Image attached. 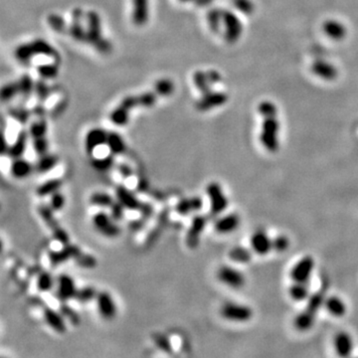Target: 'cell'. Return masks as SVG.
Instances as JSON below:
<instances>
[{
    "label": "cell",
    "instance_id": "38",
    "mask_svg": "<svg viewBox=\"0 0 358 358\" xmlns=\"http://www.w3.org/2000/svg\"><path fill=\"white\" fill-rule=\"evenodd\" d=\"M75 264L83 269H94L97 267V259L91 254L82 252L75 260Z\"/></svg>",
    "mask_w": 358,
    "mask_h": 358
},
{
    "label": "cell",
    "instance_id": "23",
    "mask_svg": "<svg viewBox=\"0 0 358 358\" xmlns=\"http://www.w3.org/2000/svg\"><path fill=\"white\" fill-rule=\"evenodd\" d=\"M29 133H27L26 131H22L18 134L16 141L14 142L13 144H11L10 146H8L7 148V155L9 157H11L12 159H16V158H20L22 157V155L25 153L26 147H27V143H28V137H29Z\"/></svg>",
    "mask_w": 358,
    "mask_h": 358
},
{
    "label": "cell",
    "instance_id": "45",
    "mask_svg": "<svg viewBox=\"0 0 358 358\" xmlns=\"http://www.w3.org/2000/svg\"><path fill=\"white\" fill-rule=\"evenodd\" d=\"M126 210L127 209L118 201L115 200L109 207V215L113 221L121 222L126 216Z\"/></svg>",
    "mask_w": 358,
    "mask_h": 358
},
{
    "label": "cell",
    "instance_id": "6",
    "mask_svg": "<svg viewBox=\"0 0 358 358\" xmlns=\"http://www.w3.org/2000/svg\"><path fill=\"white\" fill-rule=\"evenodd\" d=\"M315 259L312 256H305L292 266L289 277L293 283L310 284L315 271Z\"/></svg>",
    "mask_w": 358,
    "mask_h": 358
},
{
    "label": "cell",
    "instance_id": "13",
    "mask_svg": "<svg viewBox=\"0 0 358 358\" xmlns=\"http://www.w3.org/2000/svg\"><path fill=\"white\" fill-rule=\"evenodd\" d=\"M251 249L259 256H266L273 251V239L264 230H257L250 239Z\"/></svg>",
    "mask_w": 358,
    "mask_h": 358
},
{
    "label": "cell",
    "instance_id": "19",
    "mask_svg": "<svg viewBox=\"0 0 358 358\" xmlns=\"http://www.w3.org/2000/svg\"><path fill=\"white\" fill-rule=\"evenodd\" d=\"M43 318L46 324L55 332L57 333H65L67 330L65 318L62 314L59 312L51 309V308H46L44 309L43 312Z\"/></svg>",
    "mask_w": 358,
    "mask_h": 358
},
{
    "label": "cell",
    "instance_id": "37",
    "mask_svg": "<svg viewBox=\"0 0 358 358\" xmlns=\"http://www.w3.org/2000/svg\"><path fill=\"white\" fill-rule=\"evenodd\" d=\"M154 91L159 95V97H166L173 93L174 85L169 79H161L156 82Z\"/></svg>",
    "mask_w": 358,
    "mask_h": 358
},
{
    "label": "cell",
    "instance_id": "1",
    "mask_svg": "<svg viewBox=\"0 0 358 358\" xmlns=\"http://www.w3.org/2000/svg\"><path fill=\"white\" fill-rule=\"evenodd\" d=\"M324 301L325 295L322 291H317L312 294L308 300L306 308L295 317L293 321L295 329L302 332L310 330L316 322L320 310L324 306Z\"/></svg>",
    "mask_w": 358,
    "mask_h": 358
},
{
    "label": "cell",
    "instance_id": "48",
    "mask_svg": "<svg viewBox=\"0 0 358 358\" xmlns=\"http://www.w3.org/2000/svg\"><path fill=\"white\" fill-rule=\"evenodd\" d=\"M33 148L39 156L48 153V142L45 137L33 139Z\"/></svg>",
    "mask_w": 358,
    "mask_h": 358
},
{
    "label": "cell",
    "instance_id": "4",
    "mask_svg": "<svg viewBox=\"0 0 358 358\" xmlns=\"http://www.w3.org/2000/svg\"><path fill=\"white\" fill-rule=\"evenodd\" d=\"M205 191L209 200L210 214L216 217L223 214L228 208L229 201L222 186L213 181L206 186Z\"/></svg>",
    "mask_w": 358,
    "mask_h": 358
},
{
    "label": "cell",
    "instance_id": "35",
    "mask_svg": "<svg viewBox=\"0 0 358 358\" xmlns=\"http://www.w3.org/2000/svg\"><path fill=\"white\" fill-rule=\"evenodd\" d=\"M129 118H130V111L128 109L124 108L122 106L115 107L110 112V115H109L110 122L113 125L118 126V127L127 125L129 123Z\"/></svg>",
    "mask_w": 358,
    "mask_h": 358
},
{
    "label": "cell",
    "instance_id": "34",
    "mask_svg": "<svg viewBox=\"0 0 358 358\" xmlns=\"http://www.w3.org/2000/svg\"><path fill=\"white\" fill-rule=\"evenodd\" d=\"M91 164H92L93 168L96 169L97 171L107 172L114 165V155L110 153L109 155H106L104 157L93 158L91 161Z\"/></svg>",
    "mask_w": 358,
    "mask_h": 358
},
{
    "label": "cell",
    "instance_id": "46",
    "mask_svg": "<svg viewBox=\"0 0 358 358\" xmlns=\"http://www.w3.org/2000/svg\"><path fill=\"white\" fill-rule=\"evenodd\" d=\"M289 239L285 235H279L273 239V251L283 253L289 247Z\"/></svg>",
    "mask_w": 358,
    "mask_h": 358
},
{
    "label": "cell",
    "instance_id": "10",
    "mask_svg": "<svg viewBox=\"0 0 358 358\" xmlns=\"http://www.w3.org/2000/svg\"><path fill=\"white\" fill-rule=\"evenodd\" d=\"M78 287L71 276L67 274H61L57 278L56 282V296L62 303H67L74 300L77 293Z\"/></svg>",
    "mask_w": 358,
    "mask_h": 358
},
{
    "label": "cell",
    "instance_id": "25",
    "mask_svg": "<svg viewBox=\"0 0 358 358\" xmlns=\"http://www.w3.org/2000/svg\"><path fill=\"white\" fill-rule=\"evenodd\" d=\"M81 16L82 10L75 9L73 11V22L71 23L70 28L68 29L69 34L79 42H87V31L81 25Z\"/></svg>",
    "mask_w": 358,
    "mask_h": 358
},
{
    "label": "cell",
    "instance_id": "18",
    "mask_svg": "<svg viewBox=\"0 0 358 358\" xmlns=\"http://www.w3.org/2000/svg\"><path fill=\"white\" fill-rule=\"evenodd\" d=\"M107 132L103 129H93L88 132L85 139V149L87 154L93 155L96 149L107 143Z\"/></svg>",
    "mask_w": 358,
    "mask_h": 358
},
{
    "label": "cell",
    "instance_id": "54",
    "mask_svg": "<svg viewBox=\"0 0 358 358\" xmlns=\"http://www.w3.org/2000/svg\"><path fill=\"white\" fill-rule=\"evenodd\" d=\"M139 212H141L143 214V219H148L152 216L153 207L148 203H143Z\"/></svg>",
    "mask_w": 358,
    "mask_h": 358
},
{
    "label": "cell",
    "instance_id": "44",
    "mask_svg": "<svg viewBox=\"0 0 358 358\" xmlns=\"http://www.w3.org/2000/svg\"><path fill=\"white\" fill-rule=\"evenodd\" d=\"M52 235H53V239L57 241L59 244H61L62 246L70 244V236L66 232V230L63 229L62 227L57 226L56 228H54L52 230Z\"/></svg>",
    "mask_w": 358,
    "mask_h": 358
},
{
    "label": "cell",
    "instance_id": "2",
    "mask_svg": "<svg viewBox=\"0 0 358 358\" xmlns=\"http://www.w3.org/2000/svg\"><path fill=\"white\" fill-rule=\"evenodd\" d=\"M88 28H87V43L96 47L101 53H108L111 49L110 43L103 38L101 31V19L98 13L90 11L87 14Z\"/></svg>",
    "mask_w": 358,
    "mask_h": 358
},
{
    "label": "cell",
    "instance_id": "9",
    "mask_svg": "<svg viewBox=\"0 0 358 358\" xmlns=\"http://www.w3.org/2000/svg\"><path fill=\"white\" fill-rule=\"evenodd\" d=\"M207 225V218L203 215L196 214L191 220L186 233V245L189 249H196L200 243V238Z\"/></svg>",
    "mask_w": 358,
    "mask_h": 358
},
{
    "label": "cell",
    "instance_id": "27",
    "mask_svg": "<svg viewBox=\"0 0 358 358\" xmlns=\"http://www.w3.org/2000/svg\"><path fill=\"white\" fill-rule=\"evenodd\" d=\"M288 294L290 299L296 303L308 301L311 296L309 284L305 283H293L288 288Z\"/></svg>",
    "mask_w": 358,
    "mask_h": 358
},
{
    "label": "cell",
    "instance_id": "30",
    "mask_svg": "<svg viewBox=\"0 0 358 358\" xmlns=\"http://www.w3.org/2000/svg\"><path fill=\"white\" fill-rule=\"evenodd\" d=\"M229 258L231 261L237 264H248L252 260L253 254L248 248L242 246H236L229 252Z\"/></svg>",
    "mask_w": 358,
    "mask_h": 358
},
{
    "label": "cell",
    "instance_id": "43",
    "mask_svg": "<svg viewBox=\"0 0 358 358\" xmlns=\"http://www.w3.org/2000/svg\"><path fill=\"white\" fill-rule=\"evenodd\" d=\"M17 94H19V87H18L17 82L10 83V84L4 86L1 91V97L4 102L13 99Z\"/></svg>",
    "mask_w": 358,
    "mask_h": 358
},
{
    "label": "cell",
    "instance_id": "28",
    "mask_svg": "<svg viewBox=\"0 0 358 358\" xmlns=\"http://www.w3.org/2000/svg\"><path fill=\"white\" fill-rule=\"evenodd\" d=\"M110 151L111 154L115 155H121L123 153H125L127 146L126 143L124 141V139L121 137V135H118L115 132H110L107 134V143H106Z\"/></svg>",
    "mask_w": 358,
    "mask_h": 358
},
{
    "label": "cell",
    "instance_id": "53",
    "mask_svg": "<svg viewBox=\"0 0 358 358\" xmlns=\"http://www.w3.org/2000/svg\"><path fill=\"white\" fill-rule=\"evenodd\" d=\"M117 171L121 174V176L125 179L131 178L134 174L132 167L126 163H121L117 167Z\"/></svg>",
    "mask_w": 358,
    "mask_h": 358
},
{
    "label": "cell",
    "instance_id": "42",
    "mask_svg": "<svg viewBox=\"0 0 358 358\" xmlns=\"http://www.w3.org/2000/svg\"><path fill=\"white\" fill-rule=\"evenodd\" d=\"M17 83L19 87V94H22L25 97H28L35 87V84L33 83V81L29 76L22 77Z\"/></svg>",
    "mask_w": 358,
    "mask_h": 358
},
{
    "label": "cell",
    "instance_id": "5",
    "mask_svg": "<svg viewBox=\"0 0 358 358\" xmlns=\"http://www.w3.org/2000/svg\"><path fill=\"white\" fill-rule=\"evenodd\" d=\"M220 315L224 320L228 322L243 323L252 320L254 312L249 306L228 302L221 307Z\"/></svg>",
    "mask_w": 358,
    "mask_h": 358
},
{
    "label": "cell",
    "instance_id": "15",
    "mask_svg": "<svg viewBox=\"0 0 358 358\" xmlns=\"http://www.w3.org/2000/svg\"><path fill=\"white\" fill-rule=\"evenodd\" d=\"M241 223L239 215L236 213L218 216L214 222V230L216 233L221 235H228L235 232Z\"/></svg>",
    "mask_w": 358,
    "mask_h": 358
},
{
    "label": "cell",
    "instance_id": "49",
    "mask_svg": "<svg viewBox=\"0 0 358 358\" xmlns=\"http://www.w3.org/2000/svg\"><path fill=\"white\" fill-rule=\"evenodd\" d=\"M34 91H35L36 95L40 101H45L49 97V94H50V89L44 82L36 83Z\"/></svg>",
    "mask_w": 358,
    "mask_h": 358
},
{
    "label": "cell",
    "instance_id": "57",
    "mask_svg": "<svg viewBox=\"0 0 358 358\" xmlns=\"http://www.w3.org/2000/svg\"><path fill=\"white\" fill-rule=\"evenodd\" d=\"M179 1H180V2H184V3H185V2H189V1H192V0H179Z\"/></svg>",
    "mask_w": 358,
    "mask_h": 358
},
{
    "label": "cell",
    "instance_id": "41",
    "mask_svg": "<svg viewBox=\"0 0 358 358\" xmlns=\"http://www.w3.org/2000/svg\"><path fill=\"white\" fill-rule=\"evenodd\" d=\"M47 133V124L45 121L43 120H39L35 123H33L30 127L29 130V135L32 139H38V138H42L45 137Z\"/></svg>",
    "mask_w": 358,
    "mask_h": 358
},
{
    "label": "cell",
    "instance_id": "7",
    "mask_svg": "<svg viewBox=\"0 0 358 358\" xmlns=\"http://www.w3.org/2000/svg\"><path fill=\"white\" fill-rule=\"evenodd\" d=\"M113 221L110 215L105 211H99L93 215L92 224L94 228L107 238H116L121 232V227Z\"/></svg>",
    "mask_w": 358,
    "mask_h": 358
},
{
    "label": "cell",
    "instance_id": "50",
    "mask_svg": "<svg viewBox=\"0 0 358 358\" xmlns=\"http://www.w3.org/2000/svg\"><path fill=\"white\" fill-rule=\"evenodd\" d=\"M38 73L46 79H50V78H54L55 76H57L58 69L55 65H44V66H40L38 68Z\"/></svg>",
    "mask_w": 358,
    "mask_h": 358
},
{
    "label": "cell",
    "instance_id": "8",
    "mask_svg": "<svg viewBox=\"0 0 358 358\" xmlns=\"http://www.w3.org/2000/svg\"><path fill=\"white\" fill-rule=\"evenodd\" d=\"M217 279L224 286L233 289H240L246 284L244 274L231 266H222L217 271Z\"/></svg>",
    "mask_w": 358,
    "mask_h": 358
},
{
    "label": "cell",
    "instance_id": "11",
    "mask_svg": "<svg viewBox=\"0 0 358 358\" xmlns=\"http://www.w3.org/2000/svg\"><path fill=\"white\" fill-rule=\"evenodd\" d=\"M82 253V250L74 244H68L63 246L59 250H51L48 253V259L53 267H58L62 264H65L66 262L70 260H75L80 254Z\"/></svg>",
    "mask_w": 358,
    "mask_h": 358
},
{
    "label": "cell",
    "instance_id": "21",
    "mask_svg": "<svg viewBox=\"0 0 358 358\" xmlns=\"http://www.w3.org/2000/svg\"><path fill=\"white\" fill-rule=\"evenodd\" d=\"M323 307L327 313L334 318H342L347 312V307L344 301L337 295H330L325 297Z\"/></svg>",
    "mask_w": 358,
    "mask_h": 358
},
{
    "label": "cell",
    "instance_id": "39",
    "mask_svg": "<svg viewBox=\"0 0 358 358\" xmlns=\"http://www.w3.org/2000/svg\"><path fill=\"white\" fill-rule=\"evenodd\" d=\"M65 204H66V197L60 191H57L50 196L49 205L53 209V211L55 212L61 211L65 207Z\"/></svg>",
    "mask_w": 358,
    "mask_h": 358
},
{
    "label": "cell",
    "instance_id": "56",
    "mask_svg": "<svg viewBox=\"0 0 358 358\" xmlns=\"http://www.w3.org/2000/svg\"><path fill=\"white\" fill-rule=\"evenodd\" d=\"M147 186H148V183H147V181H146L145 179H141V180L139 181L138 188H139V190H141L142 192H143V190H145V189L147 188Z\"/></svg>",
    "mask_w": 358,
    "mask_h": 358
},
{
    "label": "cell",
    "instance_id": "17",
    "mask_svg": "<svg viewBox=\"0 0 358 358\" xmlns=\"http://www.w3.org/2000/svg\"><path fill=\"white\" fill-rule=\"evenodd\" d=\"M204 205L201 196H192L190 198H182L175 204L174 210L179 216H188L202 210Z\"/></svg>",
    "mask_w": 358,
    "mask_h": 358
},
{
    "label": "cell",
    "instance_id": "12",
    "mask_svg": "<svg viewBox=\"0 0 358 358\" xmlns=\"http://www.w3.org/2000/svg\"><path fill=\"white\" fill-rule=\"evenodd\" d=\"M96 304L98 313L102 319L106 321H110L116 316V305L111 296V294L107 291H100L96 297Z\"/></svg>",
    "mask_w": 358,
    "mask_h": 358
},
{
    "label": "cell",
    "instance_id": "40",
    "mask_svg": "<svg viewBox=\"0 0 358 358\" xmlns=\"http://www.w3.org/2000/svg\"><path fill=\"white\" fill-rule=\"evenodd\" d=\"M47 20H48L50 27L54 31H56L57 33H65L64 31H66L67 27H66L65 21L62 19L61 16H59L57 14H51L48 16Z\"/></svg>",
    "mask_w": 358,
    "mask_h": 358
},
{
    "label": "cell",
    "instance_id": "26",
    "mask_svg": "<svg viewBox=\"0 0 358 358\" xmlns=\"http://www.w3.org/2000/svg\"><path fill=\"white\" fill-rule=\"evenodd\" d=\"M62 185L63 181L60 178L48 179L36 188V194L41 198L51 196L53 193L60 191Z\"/></svg>",
    "mask_w": 358,
    "mask_h": 358
},
{
    "label": "cell",
    "instance_id": "20",
    "mask_svg": "<svg viewBox=\"0 0 358 358\" xmlns=\"http://www.w3.org/2000/svg\"><path fill=\"white\" fill-rule=\"evenodd\" d=\"M10 174L15 179H25L29 177L33 171H35L34 165H32L28 160L20 157L13 159L9 168Z\"/></svg>",
    "mask_w": 358,
    "mask_h": 358
},
{
    "label": "cell",
    "instance_id": "33",
    "mask_svg": "<svg viewBox=\"0 0 358 358\" xmlns=\"http://www.w3.org/2000/svg\"><path fill=\"white\" fill-rule=\"evenodd\" d=\"M54 286H55V280L51 275V273L42 272L38 275L36 280V286L39 291L41 292L51 291Z\"/></svg>",
    "mask_w": 358,
    "mask_h": 358
},
{
    "label": "cell",
    "instance_id": "36",
    "mask_svg": "<svg viewBox=\"0 0 358 358\" xmlns=\"http://www.w3.org/2000/svg\"><path fill=\"white\" fill-rule=\"evenodd\" d=\"M158 97H159V95L155 91L146 92L140 96H136L137 107H151L152 106H154Z\"/></svg>",
    "mask_w": 358,
    "mask_h": 358
},
{
    "label": "cell",
    "instance_id": "16",
    "mask_svg": "<svg viewBox=\"0 0 358 358\" xmlns=\"http://www.w3.org/2000/svg\"><path fill=\"white\" fill-rule=\"evenodd\" d=\"M333 347L338 356H350L354 349V341L352 336L346 331L337 332L333 337Z\"/></svg>",
    "mask_w": 358,
    "mask_h": 358
},
{
    "label": "cell",
    "instance_id": "3",
    "mask_svg": "<svg viewBox=\"0 0 358 358\" xmlns=\"http://www.w3.org/2000/svg\"><path fill=\"white\" fill-rule=\"evenodd\" d=\"M35 54L57 57L55 56L57 52L44 40H35L28 44H23L15 50V57L21 62H28Z\"/></svg>",
    "mask_w": 358,
    "mask_h": 358
},
{
    "label": "cell",
    "instance_id": "52",
    "mask_svg": "<svg viewBox=\"0 0 358 358\" xmlns=\"http://www.w3.org/2000/svg\"><path fill=\"white\" fill-rule=\"evenodd\" d=\"M62 315L64 316V318L65 319H68L69 321H71L73 323H78V322H80V320H79V317L77 316V314L73 311V310H71L68 306H66V305H64L63 307H62Z\"/></svg>",
    "mask_w": 358,
    "mask_h": 358
},
{
    "label": "cell",
    "instance_id": "24",
    "mask_svg": "<svg viewBox=\"0 0 358 358\" xmlns=\"http://www.w3.org/2000/svg\"><path fill=\"white\" fill-rule=\"evenodd\" d=\"M59 163V157L55 154L46 153L39 156V159L34 165L35 171L40 174H45L52 171Z\"/></svg>",
    "mask_w": 358,
    "mask_h": 358
},
{
    "label": "cell",
    "instance_id": "14",
    "mask_svg": "<svg viewBox=\"0 0 358 358\" xmlns=\"http://www.w3.org/2000/svg\"><path fill=\"white\" fill-rule=\"evenodd\" d=\"M115 200L129 211H140L143 204L126 185L122 184L115 188Z\"/></svg>",
    "mask_w": 358,
    "mask_h": 358
},
{
    "label": "cell",
    "instance_id": "47",
    "mask_svg": "<svg viewBox=\"0 0 358 358\" xmlns=\"http://www.w3.org/2000/svg\"><path fill=\"white\" fill-rule=\"evenodd\" d=\"M154 343L162 351H164L166 353H171L172 352V345L170 343V340L166 336H164L162 334H157L154 337Z\"/></svg>",
    "mask_w": 358,
    "mask_h": 358
},
{
    "label": "cell",
    "instance_id": "31",
    "mask_svg": "<svg viewBox=\"0 0 358 358\" xmlns=\"http://www.w3.org/2000/svg\"><path fill=\"white\" fill-rule=\"evenodd\" d=\"M38 214L39 217L43 220V222L51 229L53 230L54 228H56L57 226H59L57 219L54 216L53 209L50 207V205H46V204H41L38 206Z\"/></svg>",
    "mask_w": 358,
    "mask_h": 358
},
{
    "label": "cell",
    "instance_id": "22",
    "mask_svg": "<svg viewBox=\"0 0 358 358\" xmlns=\"http://www.w3.org/2000/svg\"><path fill=\"white\" fill-rule=\"evenodd\" d=\"M132 18L135 25H145L148 20V0H133Z\"/></svg>",
    "mask_w": 358,
    "mask_h": 358
},
{
    "label": "cell",
    "instance_id": "29",
    "mask_svg": "<svg viewBox=\"0 0 358 358\" xmlns=\"http://www.w3.org/2000/svg\"><path fill=\"white\" fill-rule=\"evenodd\" d=\"M114 201L115 199L109 193L104 191H96L89 198L91 205L100 208H109Z\"/></svg>",
    "mask_w": 358,
    "mask_h": 358
},
{
    "label": "cell",
    "instance_id": "51",
    "mask_svg": "<svg viewBox=\"0 0 358 358\" xmlns=\"http://www.w3.org/2000/svg\"><path fill=\"white\" fill-rule=\"evenodd\" d=\"M10 115L14 117L15 121H18L21 124H25L29 118V111L23 108H15L10 110Z\"/></svg>",
    "mask_w": 358,
    "mask_h": 358
},
{
    "label": "cell",
    "instance_id": "32",
    "mask_svg": "<svg viewBox=\"0 0 358 358\" xmlns=\"http://www.w3.org/2000/svg\"><path fill=\"white\" fill-rule=\"evenodd\" d=\"M97 295H98V291L96 290L95 287L91 286H83L78 288L74 300L81 305H85L96 300Z\"/></svg>",
    "mask_w": 358,
    "mask_h": 358
},
{
    "label": "cell",
    "instance_id": "55",
    "mask_svg": "<svg viewBox=\"0 0 358 358\" xmlns=\"http://www.w3.org/2000/svg\"><path fill=\"white\" fill-rule=\"evenodd\" d=\"M144 220V219H143ZM143 219H136V220H133L130 222V229L133 231V232H138L140 231L142 228H143Z\"/></svg>",
    "mask_w": 358,
    "mask_h": 358
}]
</instances>
